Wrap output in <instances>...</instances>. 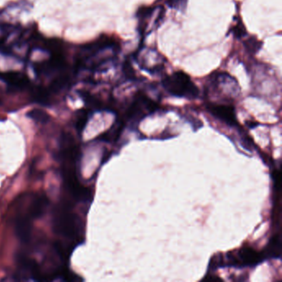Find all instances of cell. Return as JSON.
Masks as SVG:
<instances>
[{
  "instance_id": "obj_1",
  "label": "cell",
  "mask_w": 282,
  "mask_h": 282,
  "mask_svg": "<svg viewBox=\"0 0 282 282\" xmlns=\"http://www.w3.org/2000/svg\"><path fill=\"white\" fill-rule=\"evenodd\" d=\"M79 218L71 212L67 205H60L56 209L53 229L60 236L79 242L81 238V223Z\"/></svg>"
},
{
  "instance_id": "obj_2",
  "label": "cell",
  "mask_w": 282,
  "mask_h": 282,
  "mask_svg": "<svg viewBox=\"0 0 282 282\" xmlns=\"http://www.w3.org/2000/svg\"><path fill=\"white\" fill-rule=\"evenodd\" d=\"M162 85L166 92L173 96L190 100L198 97V87L183 71H177L166 76L163 79Z\"/></svg>"
},
{
  "instance_id": "obj_3",
  "label": "cell",
  "mask_w": 282,
  "mask_h": 282,
  "mask_svg": "<svg viewBox=\"0 0 282 282\" xmlns=\"http://www.w3.org/2000/svg\"><path fill=\"white\" fill-rule=\"evenodd\" d=\"M265 258L263 252H260L257 250L245 246L239 250L228 252L227 256V264L228 266L235 267H247V266H255L260 263Z\"/></svg>"
},
{
  "instance_id": "obj_4",
  "label": "cell",
  "mask_w": 282,
  "mask_h": 282,
  "mask_svg": "<svg viewBox=\"0 0 282 282\" xmlns=\"http://www.w3.org/2000/svg\"><path fill=\"white\" fill-rule=\"evenodd\" d=\"M158 108V103L155 101L147 97V95L139 93L127 109L126 118L128 120L139 121L144 117L156 111Z\"/></svg>"
},
{
  "instance_id": "obj_5",
  "label": "cell",
  "mask_w": 282,
  "mask_h": 282,
  "mask_svg": "<svg viewBox=\"0 0 282 282\" xmlns=\"http://www.w3.org/2000/svg\"><path fill=\"white\" fill-rule=\"evenodd\" d=\"M209 84L213 90L222 93L227 96H235L239 90L236 80L227 73L213 75L209 81Z\"/></svg>"
},
{
  "instance_id": "obj_6",
  "label": "cell",
  "mask_w": 282,
  "mask_h": 282,
  "mask_svg": "<svg viewBox=\"0 0 282 282\" xmlns=\"http://www.w3.org/2000/svg\"><path fill=\"white\" fill-rule=\"evenodd\" d=\"M207 109L218 120L230 126H236V114L233 106L227 103H209Z\"/></svg>"
},
{
  "instance_id": "obj_7",
  "label": "cell",
  "mask_w": 282,
  "mask_h": 282,
  "mask_svg": "<svg viewBox=\"0 0 282 282\" xmlns=\"http://www.w3.org/2000/svg\"><path fill=\"white\" fill-rule=\"evenodd\" d=\"M0 80L13 90H24L30 84L28 77L26 75L17 71L0 73Z\"/></svg>"
},
{
  "instance_id": "obj_8",
  "label": "cell",
  "mask_w": 282,
  "mask_h": 282,
  "mask_svg": "<svg viewBox=\"0 0 282 282\" xmlns=\"http://www.w3.org/2000/svg\"><path fill=\"white\" fill-rule=\"evenodd\" d=\"M48 204V200L46 196L36 195L31 199L30 203L27 208V214H25L31 220L38 219L43 215Z\"/></svg>"
},
{
  "instance_id": "obj_9",
  "label": "cell",
  "mask_w": 282,
  "mask_h": 282,
  "mask_svg": "<svg viewBox=\"0 0 282 282\" xmlns=\"http://www.w3.org/2000/svg\"><path fill=\"white\" fill-rule=\"evenodd\" d=\"M31 219L26 215H19L15 221V229L17 236L22 242H28L32 233Z\"/></svg>"
},
{
  "instance_id": "obj_10",
  "label": "cell",
  "mask_w": 282,
  "mask_h": 282,
  "mask_svg": "<svg viewBox=\"0 0 282 282\" xmlns=\"http://www.w3.org/2000/svg\"><path fill=\"white\" fill-rule=\"evenodd\" d=\"M264 256L267 258H279L281 256V236L280 233L271 238L268 245L263 252Z\"/></svg>"
},
{
  "instance_id": "obj_11",
  "label": "cell",
  "mask_w": 282,
  "mask_h": 282,
  "mask_svg": "<svg viewBox=\"0 0 282 282\" xmlns=\"http://www.w3.org/2000/svg\"><path fill=\"white\" fill-rule=\"evenodd\" d=\"M27 117L34 120L35 122L45 123L49 120V115L41 109H33L27 113Z\"/></svg>"
},
{
  "instance_id": "obj_12",
  "label": "cell",
  "mask_w": 282,
  "mask_h": 282,
  "mask_svg": "<svg viewBox=\"0 0 282 282\" xmlns=\"http://www.w3.org/2000/svg\"><path fill=\"white\" fill-rule=\"evenodd\" d=\"M245 48L250 54H256L262 48V42L255 37H251L244 42Z\"/></svg>"
},
{
  "instance_id": "obj_13",
  "label": "cell",
  "mask_w": 282,
  "mask_h": 282,
  "mask_svg": "<svg viewBox=\"0 0 282 282\" xmlns=\"http://www.w3.org/2000/svg\"><path fill=\"white\" fill-rule=\"evenodd\" d=\"M88 117H89V114L87 111H82L81 115L78 117V120L76 122V128L79 132H82L85 127L87 121H88Z\"/></svg>"
},
{
  "instance_id": "obj_14",
  "label": "cell",
  "mask_w": 282,
  "mask_h": 282,
  "mask_svg": "<svg viewBox=\"0 0 282 282\" xmlns=\"http://www.w3.org/2000/svg\"><path fill=\"white\" fill-rule=\"evenodd\" d=\"M233 34L236 38H241L246 35V29L242 22H239L233 27Z\"/></svg>"
},
{
  "instance_id": "obj_15",
  "label": "cell",
  "mask_w": 282,
  "mask_h": 282,
  "mask_svg": "<svg viewBox=\"0 0 282 282\" xmlns=\"http://www.w3.org/2000/svg\"><path fill=\"white\" fill-rule=\"evenodd\" d=\"M187 0H166V3L169 7L172 8H184L185 4H186Z\"/></svg>"
},
{
  "instance_id": "obj_16",
  "label": "cell",
  "mask_w": 282,
  "mask_h": 282,
  "mask_svg": "<svg viewBox=\"0 0 282 282\" xmlns=\"http://www.w3.org/2000/svg\"><path fill=\"white\" fill-rule=\"evenodd\" d=\"M203 281H209H209H215V282H216V281H222V280L220 278V277H215L214 278H212V277L207 276L205 278H203Z\"/></svg>"
}]
</instances>
